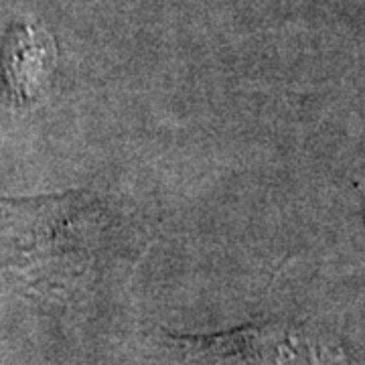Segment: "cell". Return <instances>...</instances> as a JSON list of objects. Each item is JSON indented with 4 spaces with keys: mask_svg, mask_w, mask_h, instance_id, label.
Masks as SVG:
<instances>
[{
    "mask_svg": "<svg viewBox=\"0 0 365 365\" xmlns=\"http://www.w3.org/2000/svg\"><path fill=\"white\" fill-rule=\"evenodd\" d=\"M104 223L93 195L0 197V270L35 290H63L86 270Z\"/></svg>",
    "mask_w": 365,
    "mask_h": 365,
    "instance_id": "cell-1",
    "label": "cell"
},
{
    "mask_svg": "<svg viewBox=\"0 0 365 365\" xmlns=\"http://www.w3.org/2000/svg\"><path fill=\"white\" fill-rule=\"evenodd\" d=\"M57 49L53 37L33 23L11 29L2 47V76L16 106H31L47 90Z\"/></svg>",
    "mask_w": 365,
    "mask_h": 365,
    "instance_id": "cell-2",
    "label": "cell"
},
{
    "mask_svg": "<svg viewBox=\"0 0 365 365\" xmlns=\"http://www.w3.org/2000/svg\"><path fill=\"white\" fill-rule=\"evenodd\" d=\"M177 341L197 357L220 365L278 364L282 355L299 351L294 337L276 327H242L222 335L177 337Z\"/></svg>",
    "mask_w": 365,
    "mask_h": 365,
    "instance_id": "cell-3",
    "label": "cell"
}]
</instances>
